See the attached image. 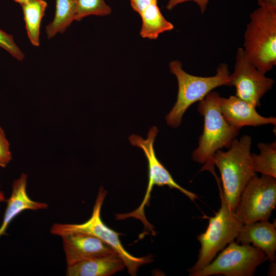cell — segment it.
Listing matches in <instances>:
<instances>
[{
  "label": "cell",
  "mask_w": 276,
  "mask_h": 276,
  "mask_svg": "<svg viewBox=\"0 0 276 276\" xmlns=\"http://www.w3.org/2000/svg\"><path fill=\"white\" fill-rule=\"evenodd\" d=\"M189 1L195 2L199 7L201 13L203 14L206 9L210 0H168L166 9L168 10H171L177 5Z\"/></svg>",
  "instance_id": "603a6c76"
},
{
  "label": "cell",
  "mask_w": 276,
  "mask_h": 276,
  "mask_svg": "<svg viewBox=\"0 0 276 276\" xmlns=\"http://www.w3.org/2000/svg\"><path fill=\"white\" fill-rule=\"evenodd\" d=\"M169 69L178 82L176 101L166 117L167 124L173 128L180 126L183 114L190 106L203 99L214 88L228 85L230 73L225 63H220L216 74L210 77L197 76L187 73L182 69L181 62L177 60L169 63Z\"/></svg>",
  "instance_id": "277c9868"
},
{
  "label": "cell",
  "mask_w": 276,
  "mask_h": 276,
  "mask_svg": "<svg viewBox=\"0 0 276 276\" xmlns=\"http://www.w3.org/2000/svg\"><path fill=\"white\" fill-rule=\"evenodd\" d=\"M220 97L217 92L212 91L199 102L197 109L204 118L203 130L192 155L194 161L204 164L201 171H209L214 177L217 175L213 155L223 147L229 148L239 132L224 118L219 107Z\"/></svg>",
  "instance_id": "6da1fadb"
},
{
  "label": "cell",
  "mask_w": 276,
  "mask_h": 276,
  "mask_svg": "<svg viewBox=\"0 0 276 276\" xmlns=\"http://www.w3.org/2000/svg\"><path fill=\"white\" fill-rule=\"evenodd\" d=\"M259 5L264 4L276 7V0H257Z\"/></svg>",
  "instance_id": "d4e9b609"
},
{
  "label": "cell",
  "mask_w": 276,
  "mask_h": 276,
  "mask_svg": "<svg viewBox=\"0 0 276 276\" xmlns=\"http://www.w3.org/2000/svg\"><path fill=\"white\" fill-rule=\"evenodd\" d=\"M158 132L157 128L156 126H152L148 131L146 139L134 134L129 137L130 144L133 146L141 149L147 158L148 167V185L143 201L137 208L129 213L116 215V219L119 220L128 218L139 220L143 223L145 228L151 233L153 235L155 233L154 226L147 221L144 209L149 204L151 193L154 186H167L170 189H175L180 191L192 201H194L197 198L195 194L181 187L174 180L171 174L157 157L154 143Z\"/></svg>",
  "instance_id": "5b68a950"
},
{
  "label": "cell",
  "mask_w": 276,
  "mask_h": 276,
  "mask_svg": "<svg viewBox=\"0 0 276 276\" xmlns=\"http://www.w3.org/2000/svg\"><path fill=\"white\" fill-rule=\"evenodd\" d=\"M28 175L22 173L12 185V191L6 199L7 205L3 222L0 226V237L5 235L7 229L13 219L26 210H45L48 204L44 202L32 199L27 192Z\"/></svg>",
  "instance_id": "4fadbf2b"
},
{
  "label": "cell",
  "mask_w": 276,
  "mask_h": 276,
  "mask_svg": "<svg viewBox=\"0 0 276 276\" xmlns=\"http://www.w3.org/2000/svg\"><path fill=\"white\" fill-rule=\"evenodd\" d=\"M6 199L4 192L1 189L0 185V202H6Z\"/></svg>",
  "instance_id": "484cf974"
},
{
  "label": "cell",
  "mask_w": 276,
  "mask_h": 276,
  "mask_svg": "<svg viewBox=\"0 0 276 276\" xmlns=\"http://www.w3.org/2000/svg\"><path fill=\"white\" fill-rule=\"evenodd\" d=\"M111 12L110 7L104 0H76L75 20L90 15L106 16Z\"/></svg>",
  "instance_id": "ffe728a7"
},
{
  "label": "cell",
  "mask_w": 276,
  "mask_h": 276,
  "mask_svg": "<svg viewBox=\"0 0 276 276\" xmlns=\"http://www.w3.org/2000/svg\"><path fill=\"white\" fill-rule=\"evenodd\" d=\"M10 144L5 133L0 127V167L6 168L12 160Z\"/></svg>",
  "instance_id": "7402d4cb"
},
{
  "label": "cell",
  "mask_w": 276,
  "mask_h": 276,
  "mask_svg": "<svg viewBox=\"0 0 276 276\" xmlns=\"http://www.w3.org/2000/svg\"><path fill=\"white\" fill-rule=\"evenodd\" d=\"M217 183L220 191L221 206L215 216L209 218L205 231L197 237L201 246L197 261L188 270L190 274L209 264L219 251L236 239L243 225L226 203L220 182Z\"/></svg>",
  "instance_id": "52a82bcc"
},
{
  "label": "cell",
  "mask_w": 276,
  "mask_h": 276,
  "mask_svg": "<svg viewBox=\"0 0 276 276\" xmlns=\"http://www.w3.org/2000/svg\"><path fill=\"white\" fill-rule=\"evenodd\" d=\"M275 205V178L255 175L243 190L234 213L243 224L268 220Z\"/></svg>",
  "instance_id": "9c48e42d"
},
{
  "label": "cell",
  "mask_w": 276,
  "mask_h": 276,
  "mask_svg": "<svg viewBox=\"0 0 276 276\" xmlns=\"http://www.w3.org/2000/svg\"><path fill=\"white\" fill-rule=\"evenodd\" d=\"M259 154L251 153V163L254 171L276 177V143L258 144Z\"/></svg>",
  "instance_id": "d6986e66"
},
{
  "label": "cell",
  "mask_w": 276,
  "mask_h": 276,
  "mask_svg": "<svg viewBox=\"0 0 276 276\" xmlns=\"http://www.w3.org/2000/svg\"><path fill=\"white\" fill-rule=\"evenodd\" d=\"M139 15L142 20L140 34L143 38L156 39L160 34L174 29V25L162 13L157 1L149 5Z\"/></svg>",
  "instance_id": "2e32d148"
},
{
  "label": "cell",
  "mask_w": 276,
  "mask_h": 276,
  "mask_svg": "<svg viewBox=\"0 0 276 276\" xmlns=\"http://www.w3.org/2000/svg\"><path fill=\"white\" fill-rule=\"evenodd\" d=\"M219 107L227 122L239 129L244 126L276 124L275 117L261 116L256 111V107L236 96L228 98L220 97Z\"/></svg>",
  "instance_id": "7c38bea8"
},
{
  "label": "cell",
  "mask_w": 276,
  "mask_h": 276,
  "mask_svg": "<svg viewBox=\"0 0 276 276\" xmlns=\"http://www.w3.org/2000/svg\"><path fill=\"white\" fill-rule=\"evenodd\" d=\"M0 47L7 51L18 60H22L24 54L15 43L12 35L0 29Z\"/></svg>",
  "instance_id": "44dd1931"
},
{
  "label": "cell",
  "mask_w": 276,
  "mask_h": 276,
  "mask_svg": "<svg viewBox=\"0 0 276 276\" xmlns=\"http://www.w3.org/2000/svg\"><path fill=\"white\" fill-rule=\"evenodd\" d=\"M259 6L249 15L243 49L246 59L265 74L276 64V7Z\"/></svg>",
  "instance_id": "3957f363"
},
{
  "label": "cell",
  "mask_w": 276,
  "mask_h": 276,
  "mask_svg": "<svg viewBox=\"0 0 276 276\" xmlns=\"http://www.w3.org/2000/svg\"><path fill=\"white\" fill-rule=\"evenodd\" d=\"M55 3L54 18L46 27L48 39L63 33L75 20L76 0H55Z\"/></svg>",
  "instance_id": "ac0fdd59"
},
{
  "label": "cell",
  "mask_w": 276,
  "mask_h": 276,
  "mask_svg": "<svg viewBox=\"0 0 276 276\" xmlns=\"http://www.w3.org/2000/svg\"><path fill=\"white\" fill-rule=\"evenodd\" d=\"M61 237L67 266L116 252L106 243L89 234L76 232Z\"/></svg>",
  "instance_id": "8fae6325"
},
{
  "label": "cell",
  "mask_w": 276,
  "mask_h": 276,
  "mask_svg": "<svg viewBox=\"0 0 276 276\" xmlns=\"http://www.w3.org/2000/svg\"><path fill=\"white\" fill-rule=\"evenodd\" d=\"M242 244L252 243L262 250L267 260L273 262L276 250L275 222L259 221L243 224L236 238Z\"/></svg>",
  "instance_id": "5bb4252c"
},
{
  "label": "cell",
  "mask_w": 276,
  "mask_h": 276,
  "mask_svg": "<svg viewBox=\"0 0 276 276\" xmlns=\"http://www.w3.org/2000/svg\"><path fill=\"white\" fill-rule=\"evenodd\" d=\"M107 192L100 188L93 212L90 218L80 224L55 223L50 229L52 235L62 237L76 232L83 233L94 236L110 246L123 260L129 274L135 275L139 267L151 262L150 256L135 257L129 253L123 247L120 239V233L108 227L102 221L101 208Z\"/></svg>",
  "instance_id": "8992f818"
},
{
  "label": "cell",
  "mask_w": 276,
  "mask_h": 276,
  "mask_svg": "<svg viewBox=\"0 0 276 276\" xmlns=\"http://www.w3.org/2000/svg\"><path fill=\"white\" fill-rule=\"evenodd\" d=\"M157 0H130L132 9L139 13L151 4Z\"/></svg>",
  "instance_id": "cb8c5ba5"
},
{
  "label": "cell",
  "mask_w": 276,
  "mask_h": 276,
  "mask_svg": "<svg viewBox=\"0 0 276 276\" xmlns=\"http://www.w3.org/2000/svg\"><path fill=\"white\" fill-rule=\"evenodd\" d=\"M14 2H15L16 3L20 4V5H22L23 4H24L25 3H26V2H27L28 0H14Z\"/></svg>",
  "instance_id": "4316f807"
},
{
  "label": "cell",
  "mask_w": 276,
  "mask_h": 276,
  "mask_svg": "<svg viewBox=\"0 0 276 276\" xmlns=\"http://www.w3.org/2000/svg\"><path fill=\"white\" fill-rule=\"evenodd\" d=\"M265 75L246 59L243 48H239L234 71L229 75L228 85L235 87L236 97L258 107L261 99L274 83Z\"/></svg>",
  "instance_id": "30bf717a"
},
{
  "label": "cell",
  "mask_w": 276,
  "mask_h": 276,
  "mask_svg": "<svg viewBox=\"0 0 276 276\" xmlns=\"http://www.w3.org/2000/svg\"><path fill=\"white\" fill-rule=\"evenodd\" d=\"M267 260L259 248L247 244L239 245L232 242L209 264L190 274L191 276H251L257 267Z\"/></svg>",
  "instance_id": "ba28073f"
},
{
  "label": "cell",
  "mask_w": 276,
  "mask_h": 276,
  "mask_svg": "<svg viewBox=\"0 0 276 276\" xmlns=\"http://www.w3.org/2000/svg\"><path fill=\"white\" fill-rule=\"evenodd\" d=\"M251 139L244 135L234 139L228 150H217L213 162L218 168L224 200L230 210L235 212L241 193L256 175L251 163Z\"/></svg>",
  "instance_id": "7a4b0ae2"
},
{
  "label": "cell",
  "mask_w": 276,
  "mask_h": 276,
  "mask_svg": "<svg viewBox=\"0 0 276 276\" xmlns=\"http://www.w3.org/2000/svg\"><path fill=\"white\" fill-rule=\"evenodd\" d=\"M123 260L117 252L88 259L67 266V276H109L122 270Z\"/></svg>",
  "instance_id": "9a60e30c"
},
{
  "label": "cell",
  "mask_w": 276,
  "mask_h": 276,
  "mask_svg": "<svg viewBox=\"0 0 276 276\" xmlns=\"http://www.w3.org/2000/svg\"><path fill=\"white\" fill-rule=\"evenodd\" d=\"M47 6L44 0H28L21 5L28 36L36 47L40 45L41 22Z\"/></svg>",
  "instance_id": "e0dca14e"
}]
</instances>
